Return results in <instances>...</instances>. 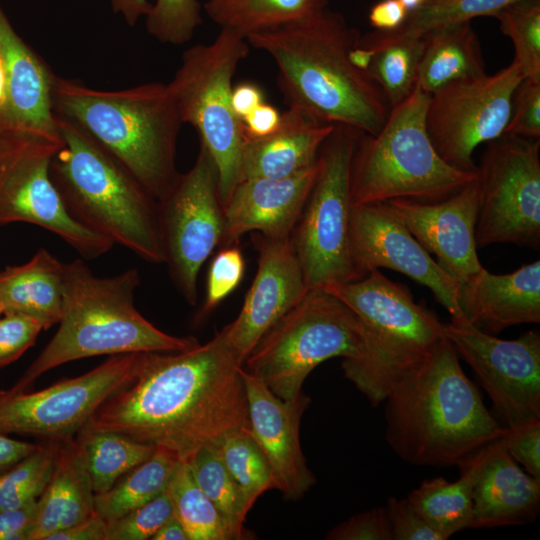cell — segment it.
<instances>
[{
    "instance_id": "cell-1",
    "label": "cell",
    "mask_w": 540,
    "mask_h": 540,
    "mask_svg": "<svg viewBox=\"0 0 540 540\" xmlns=\"http://www.w3.org/2000/svg\"><path fill=\"white\" fill-rule=\"evenodd\" d=\"M119 433L187 460L226 434L249 428L243 363L224 329L178 352H150L136 378L84 426Z\"/></svg>"
},
{
    "instance_id": "cell-2",
    "label": "cell",
    "mask_w": 540,
    "mask_h": 540,
    "mask_svg": "<svg viewBox=\"0 0 540 540\" xmlns=\"http://www.w3.org/2000/svg\"><path fill=\"white\" fill-rule=\"evenodd\" d=\"M361 37L341 13L326 7L246 39L273 59L289 106L324 122L375 135L390 107L368 72L349 59Z\"/></svg>"
},
{
    "instance_id": "cell-3",
    "label": "cell",
    "mask_w": 540,
    "mask_h": 540,
    "mask_svg": "<svg viewBox=\"0 0 540 540\" xmlns=\"http://www.w3.org/2000/svg\"><path fill=\"white\" fill-rule=\"evenodd\" d=\"M384 402L386 440L416 466L460 467L507 432L486 408L446 336L391 387Z\"/></svg>"
},
{
    "instance_id": "cell-4",
    "label": "cell",
    "mask_w": 540,
    "mask_h": 540,
    "mask_svg": "<svg viewBox=\"0 0 540 540\" xmlns=\"http://www.w3.org/2000/svg\"><path fill=\"white\" fill-rule=\"evenodd\" d=\"M53 112L77 123L158 202L175 184L183 124L167 84L97 90L53 74Z\"/></svg>"
},
{
    "instance_id": "cell-5",
    "label": "cell",
    "mask_w": 540,
    "mask_h": 540,
    "mask_svg": "<svg viewBox=\"0 0 540 540\" xmlns=\"http://www.w3.org/2000/svg\"><path fill=\"white\" fill-rule=\"evenodd\" d=\"M139 283L136 268L102 277L80 258L64 263L59 327L11 389L26 391L47 371L82 358L178 352L198 345L195 337L161 331L137 310L135 292Z\"/></svg>"
},
{
    "instance_id": "cell-6",
    "label": "cell",
    "mask_w": 540,
    "mask_h": 540,
    "mask_svg": "<svg viewBox=\"0 0 540 540\" xmlns=\"http://www.w3.org/2000/svg\"><path fill=\"white\" fill-rule=\"evenodd\" d=\"M62 143L50 178L82 225L150 263H164L158 204L138 180L86 131L54 112Z\"/></svg>"
},
{
    "instance_id": "cell-7",
    "label": "cell",
    "mask_w": 540,
    "mask_h": 540,
    "mask_svg": "<svg viewBox=\"0 0 540 540\" xmlns=\"http://www.w3.org/2000/svg\"><path fill=\"white\" fill-rule=\"evenodd\" d=\"M324 290L354 311L365 327L363 356L342 360V370L373 406L383 403L391 387L445 338L438 317L379 269Z\"/></svg>"
},
{
    "instance_id": "cell-8",
    "label": "cell",
    "mask_w": 540,
    "mask_h": 540,
    "mask_svg": "<svg viewBox=\"0 0 540 540\" xmlns=\"http://www.w3.org/2000/svg\"><path fill=\"white\" fill-rule=\"evenodd\" d=\"M429 98L415 84L402 102L390 108L379 132L360 133L351 163L352 205L440 200L477 178V169L453 167L435 150L426 128Z\"/></svg>"
},
{
    "instance_id": "cell-9",
    "label": "cell",
    "mask_w": 540,
    "mask_h": 540,
    "mask_svg": "<svg viewBox=\"0 0 540 540\" xmlns=\"http://www.w3.org/2000/svg\"><path fill=\"white\" fill-rule=\"evenodd\" d=\"M361 319L324 289H309L258 341L243 363L276 396L289 400L302 393L308 375L322 362L352 361L365 351Z\"/></svg>"
},
{
    "instance_id": "cell-10",
    "label": "cell",
    "mask_w": 540,
    "mask_h": 540,
    "mask_svg": "<svg viewBox=\"0 0 540 540\" xmlns=\"http://www.w3.org/2000/svg\"><path fill=\"white\" fill-rule=\"evenodd\" d=\"M241 34L221 28L215 39L186 49L173 79L167 84L183 123L191 124L212 157L218 172L223 206L243 180L242 122L231 104L232 80L249 53Z\"/></svg>"
},
{
    "instance_id": "cell-11",
    "label": "cell",
    "mask_w": 540,
    "mask_h": 540,
    "mask_svg": "<svg viewBox=\"0 0 540 540\" xmlns=\"http://www.w3.org/2000/svg\"><path fill=\"white\" fill-rule=\"evenodd\" d=\"M358 130L335 124L318 154V172L290 235L309 289L359 279L349 250L351 163Z\"/></svg>"
},
{
    "instance_id": "cell-12",
    "label": "cell",
    "mask_w": 540,
    "mask_h": 540,
    "mask_svg": "<svg viewBox=\"0 0 540 540\" xmlns=\"http://www.w3.org/2000/svg\"><path fill=\"white\" fill-rule=\"evenodd\" d=\"M540 140L503 134L487 143L477 166V247L540 246Z\"/></svg>"
},
{
    "instance_id": "cell-13",
    "label": "cell",
    "mask_w": 540,
    "mask_h": 540,
    "mask_svg": "<svg viewBox=\"0 0 540 540\" xmlns=\"http://www.w3.org/2000/svg\"><path fill=\"white\" fill-rule=\"evenodd\" d=\"M149 353L114 355L36 392L0 390V433L53 442L74 438L109 397L136 378Z\"/></svg>"
},
{
    "instance_id": "cell-14",
    "label": "cell",
    "mask_w": 540,
    "mask_h": 540,
    "mask_svg": "<svg viewBox=\"0 0 540 540\" xmlns=\"http://www.w3.org/2000/svg\"><path fill=\"white\" fill-rule=\"evenodd\" d=\"M61 140L16 131L0 157V225L25 222L64 240L83 259H94L114 245L78 222L54 186L49 166Z\"/></svg>"
},
{
    "instance_id": "cell-15",
    "label": "cell",
    "mask_w": 540,
    "mask_h": 540,
    "mask_svg": "<svg viewBox=\"0 0 540 540\" xmlns=\"http://www.w3.org/2000/svg\"><path fill=\"white\" fill-rule=\"evenodd\" d=\"M157 204L164 263L179 293L195 305L199 272L221 246L225 228L217 168L202 144L191 169Z\"/></svg>"
},
{
    "instance_id": "cell-16",
    "label": "cell",
    "mask_w": 540,
    "mask_h": 540,
    "mask_svg": "<svg viewBox=\"0 0 540 540\" xmlns=\"http://www.w3.org/2000/svg\"><path fill=\"white\" fill-rule=\"evenodd\" d=\"M523 79L513 59L497 73L454 81L432 93L426 128L440 157L458 169L476 170L475 149L504 134Z\"/></svg>"
},
{
    "instance_id": "cell-17",
    "label": "cell",
    "mask_w": 540,
    "mask_h": 540,
    "mask_svg": "<svg viewBox=\"0 0 540 540\" xmlns=\"http://www.w3.org/2000/svg\"><path fill=\"white\" fill-rule=\"evenodd\" d=\"M444 334L471 367L507 429L540 419V333L513 340L484 332L464 316L444 324Z\"/></svg>"
},
{
    "instance_id": "cell-18",
    "label": "cell",
    "mask_w": 540,
    "mask_h": 540,
    "mask_svg": "<svg viewBox=\"0 0 540 540\" xmlns=\"http://www.w3.org/2000/svg\"><path fill=\"white\" fill-rule=\"evenodd\" d=\"M349 250L359 278L371 270L391 269L428 287L452 319L464 316L458 282L431 258L385 202L352 205Z\"/></svg>"
},
{
    "instance_id": "cell-19",
    "label": "cell",
    "mask_w": 540,
    "mask_h": 540,
    "mask_svg": "<svg viewBox=\"0 0 540 540\" xmlns=\"http://www.w3.org/2000/svg\"><path fill=\"white\" fill-rule=\"evenodd\" d=\"M258 267L240 313L223 329L244 363L261 337L308 292L290 236L252 232Z\"/></svg>"
},
{
    "instance_id": "cell-20",
    "label": "cell",
    "mask_w": 540,
    "mask_h": 540,
    "mask_svg": "<svg viewBox=\"0 0 540 540\" xmlns=\"http://www.w3.org/2000/svg\"><path fill=\"white\" fill-rule=\"evenodd\" d=\"M385 203L458 284L483 267L475 239L478 174L476 179L440 200L392 199Z\"/></svg>"
},
{
    "instance_id": "cell-21",
    "label": "cell",
    "mask_w": 540,
    "mask_h": 540,
    "mask_svg": "<svg viewBox=\"0 0 540 540\" xmlns=\"http://www.w3.org/2000/svg\"><path fill=\"white\" fill-rule=\"evenodd\" d=\"M243 377L249 430L269 463L275 489L288 500H298L316 482L300 444V423L310 398L302 392L283 400L244 368Z\"/></svg>"
},
{
    "instance_id": "cell-22",
    "label": "cell",
    "mask_w": 540,
    "mask_h": 540,
    "mask_svg": "<svg viewBox=\"0 0 540 540\" xmlns=\"http://www.w3.org/2000/svg\"><path fill=\"white\" fill-rule=\"evenodd\" d=\"M318 172V160L284 178H247L224 206L225 228L220 247L237 244L246 233L290 236Z\"/></svg>"
},
{
    "instance_id": "cell-23",
    "label": "cell",
    "mask_w": 540,
    "mask_h": 540,
    "mask_svg": "<svg viewBox=\"0 0 540 540\" xmlns=\"http://www.w3.org/2000/svg\"><path fill=\"white\" fill-rule=\"evenodd\" d=\"M472 529L521 525L540 508V480L513 460L504 436L473 455Z\"/></svg>"
},
{
    "instance_id": "cell-24",
    "label": "cell",
    "mask_w": 540,
    "mask_h": 540,
    "mask_svg": "<svg viewBox=\"0 0 540 540\" xmlns=\"http://www.w3.org/2000/svg\"><path fill=\"white\" fill-rule=\"evenodd\" d=\"M0 55L6 75L2 124L61 140L51 100L54 73L16 33L1 5Z\"/></svg>"
},
{
    "instance_id": "cell-25",
    "label": "cell",
    "mask_w": 540,
    "mask_h": 540,
    "mask_svg": "<svg viewBox=\"0 0 540 540\" xmlns=\"http://www.w3.org/2000/svg\"><path fill=\"white\" fill-rule=\"evenodd\" d=\"M464 317L487 333L540 322V261L512 273L493 274L482 267L458 284Z\"/></svg>"
},
{
    "instance_id": "cell-26",
    "label": "cell",
    "mask_w": 540,
    "mask_h": 540,
    "mask_svg": "<svg viewBox=\"0 0 540 540\" xmlns=\"http://www.w3.org/2000/svg\"><path fill=\"white\" fill-rule=\"evenodd\" d=\"M334 126L289 106L274 132L262 138L244 137L243 179L284 178L309 168Z\"/></svg>"
},
{
    "instance_id": "cell-27",
    "label": "cell",
    "mask_w": 540,
    "mask_h": 540,
    "mask_svg": "<svg viewBox=\"0 0 540 540\" xmlns=\"http://www.w3.org/2000/svg\"><path fill=\"white\" fill-rule=\"evenodd\" d=\"M95 493L74 438L61 442L54 471L37 499L30 540L75 525L94 513Z\"/></svg>"
},
{
    "instance_id": "cell-28",
    "label": "cell",
    "mask_w": 540,
    "mask_h": 540,
    "mask_svg": "<svg viewBox=\"0 0 540 540\" xmlns=\"http://www.w3.org/2000/svg\"><path fill=\"white\" fill-rule=\"evenodd\" d=\"M63 268V262L47 249L39 248L28 262L1 270L0 297L5 313L29 316L40 322L44 330L59 323Z\"/></svg>"
},
{
    "instance_id": "cell-29",
    "label": "cell",
    "mask_w": 540,
    "mask_h": 540,
    "mask_svg": "<svg viewBox=\"0 0 540 540\" xmlns=\"http://www.w3.org/2000/svg\"><path fill=\"white\" fill-rule=\"evenodd\" d=\"M416 85L431 95L454 81L485 74L479 38L470 21L446 26L424 36Z\"/></svg>"
},
{
    "instance_id": "cell-30",
    "label": "cell",
    "mask_w": 540,
    "mask_h": 540,
    "mask_svg": "<svg viewBox=\"0 0 540 540\" xmlns=\"http://www.w3.org/2000/svg\"><path fill=\"white\" fill-rule=\"evenodd\" d=\"M360 44L374 52L367 72L381 89L389 107L402 102L415 87L424 37L405 35L397 30H377L361 37Z\"/></svg>"
},
{
    "instance_id": "cell-31",
    "label": "cell",
    "mask_w": 540,
    "mask_h": 540,
    "mask_svg": "<svg viewBox=\"0 0 540 540\" xmlns=\"http://www.w3.org/2000/svg\"><path fill=\"white\" fill-rule=\"evenodd\" d=\"M460 477L423 480L406 496L414 509L447 540L455 533L471 528L472 488L475 477L473 456L460 467Z\"/></svg>"
},
{
    "instance_id": "cell-32",
    "label": "cell",
    "mask_w": 540,
    "mask_h": 540,
    "mask_svg": "<svg viewBox=\"0 0 540 540\" xmlns=\"http://www.w3.org/2000/svg\"><path fill=\"white\" fill-rule=\"evenodd\" d=\"M95 494L149 459L156 447L119 433L83 427L74 437Z\"/></svg>"
},
{
    "instance_id": "cell-33",
    "label": "cell",
    "mask_w": 540,
    "mask_h": 540,
    "mask_svg": "<svg viewBox=\"0 0 540 540\" xmlns=\"http://www.w3.org/2000/svg\"><path fill=\"white\" fill-rule=\"evenodd\" d=\"M329 0H207L203 8L221 28L245 38L326 8Z\"/></svg>"
},
{
    "instance_id": "cell-34",
    "label": "cell",
    "mask_w": 540,
    "mask_h": 540,
    "mask_svg": "<svg viewBox=\"0 0 540 540\" xmlns=\"http://www.w3.org/2000/svg\"><path fill=\"white\" fill-rule=\"evenodd\" d=\"M171 451L156 447L152 456L94 497V512L105 521L117 519L150 501L167 486L177 461Z\"/></svg>"
},
{
    "instance_id": "cell-35",
    "label": "cell",
    "mask_w": 540,
    "mask_h": 540,
    "mask_svg": "<svg viewBox=\"0 0 540 540\" xmlns=\"http://www.w3.org/2000/svg\"><path fill=\"white\" fill-rule=\"evenodd\" d=\"M186 461L195 481L220 514L231 539H247L244 522L252 507L225 467L216 445L200 448Z\"/></svg>"
},
{
    "instance_id": "cell-36",
    "label": "cell",
    "mask_w": 540,
    "mask_h": 540,
    "mask_svg": "<svg viewBox=\"0 0 540 540\" xmlns=\"http://www.w3.org/2000/svg\"><path fill=\"white\" fill-rule=\"evenodd\" d=\"M166 491L173 515L189 540H232L220 514L195 481L186 460L177 459Z\"/></svg>"
},
{
    "instance_id": "cell-37",
    "label": "cell",
    "mask_w": 540,
    "mask_h": 540,
    "mask_svg": "<svg viewBox=\"0 0 540 540\" xmlns=\"http://www.w3.org/2000/svg\"><path fill=\"white\" fill-rule=\"evenodd\" d=\"M215 445L251 507L262 494L275 489L269 463L249 428L234 430Z\"/></svg>"
},
{
    "instance_id": "cell-38",
    "label": "cell",
    "mask_w": 540,
    "mask_h": 540,
    "mask_svg": "<svg viewBox=\"0 0 540 540\" xmlns=\"http://www.w3.org/2000/svg\"><path fill=\"white\" fill-rule=\"evenodd\" d=\"M61 442L42 441L37 450L0 474V511L21 507L44 491Z\"/></svg>"
},
{
    "instance_id": "cell-39",
    "label": "cell",
    "mask_w": 540,
    "mask_h": 540,
    "mask_svg": "<svg viewBox=\"0 0 540 540\" xmlns=\"http://www.w3.org/2000/svg\"><path fill=\"white\" fill-rule=\"evenodd\" d=\"M513 43L524 79L540 82V0H518L495 13Z\"/></svg>"
},
{
    "instance_id": "cell-40",
    "label": "cell",
    "mask_w": 540,
    "mask_h": 540,
    "mask_svg": "<svg viewBox=\"0 0 540 540\" xmlns=\"http://www.w3.org/2000/svg\"><path fill=\"white\" fill-rule=\"evenodd\" d=\"M518 0H425L410 11L398 32L424 37L431 31L470 21L479 16H494L501 8Z\"/></svg>"
},
{
    "instance_id": "cell-41",
    "label": "cell",
    "mask_w": 540,
    "mask_h": 540,
    "mask_svg": "<svg viewBox=\"0 0 540 540\" xmlns=\"http://www.w3.org/2000/svg\"><path fill=\"white\" fill-rule=\"evenodd\" d=\"M146 30L161 43L182 45L202 24L199 0H155L145 16Z\"/></svg>"
},
{
    "instance_id": "cell-42",
    "label": "cell",
    "mask_w": 540,
    "mask_h": 540,
    "mask_svg": "<svg viewBox=\"0 0 540 540\" xmlns=\"http://www.w3.org/2000/svg\"><path fill=\"white\" fill-rule=\"evenodd\" d=\"M173 515L166 489L125 515L106 521L105 540H148Z\"/></svg>"
},
{
    "instance_id": "cell-43",
    "label": "cell",
    "mask_w": 540,
    "mask_h": 540,
    "mask_svg": "<svg viewBox=\"0 0 540 540\" xmlns=\"http://www.w3.org/2000/svg\"><path fill=\"white\" fill-rule=\"evenodd\" d=\"M245 272V260L237 244L221 247L212 259L206 284V296L195 320L210 314L240 284Z\"/></svg>"
},
{
    "instance_id": "cell-44",
    "label": "cell",
    "mask_w": 540,
    "mask_h": 540,
    "mask_svg": "<svg viewBox=\"0 0 540 540\" xmlns=\"http://www.w3.org/2000/svg\"><path fill=\"white\" fill-rule=\"evenodd\" d=\"M505 134L540 138V82L523 79L517 87Z\"/></svg>"
},
{
    "instance_id": "cell-45",
    "label": "cell",
    "mask_w": 540,
    "mask_h": 540,
    "mask_svg": "<svg viewBox=\"0 0 540 540\" xmlns=\"http://www.w3.org/2000/svg\"><path fill=\"white\" fill-rule=\"evenodd\" d=\"M43 326L37 320L19 313L0 317V368L16 361L34 345Z\"/></svg>"
},
{
    "instance_id": "cell-46",
    "label": "cell",
    "mask_w": 540,
    "mask_h": 540,
    "mask_svg": "<svg viewBox=\"0 0 540 540\" xmlns=\"http://www.w3.org/2000/svg\"><path fill=\"white\" fill-rule=\"evenodd\" d=\"M386 512L392 540H446L405 498L389 497Z\"/></svg>"
},
{
    "instance_id": "cell-47",
    "label": "cell",
    "mask_w": 540,
    "mask_h": 540,
    "mask_svg": "<svg viewBox=\"0 0 540 540\" xmlns=\"http://www.w3.org/2000/svg\"><path fill=\"white\" fill-rule=\"evenodd\" d=\"M329 540H392L385 507L358 513L332 528Z\"/></svg>"
},
{
    "instance_id": "cell-48",
    "label": "cell",
    "mask_w": 540,
    "mask_h": 540,
    "mask_svg": "<svg viewBox=\"0 0 540 540\" xmlns=\"http://www.w3.org/2000/svg\"><path fill=\"white\" fill-rule=\"evenodd\" d=\"M504 441L513 460L540 480V419L515 429H507Z\"/></svg>"
},
{
    "instance_id": "cell-49",
    "label": "cell",
    "mask_w": 540,
    "mask_h": 540,
    "mask_svg": "<svg viewBox=\"0 0 540 540\" xmlns=\"http://www.w3.org/2000/svg\"><path fill=\"white\" fill-rule=\"evenodd\" d=\"M37 499L21 507L0 511V540H30Z\"/></svg>"
},
{
    "instance_id": "cell-50",
    "label": "cell",
    "mask_w": 540,
    "mask_h": 540,
    "mask_svg": "<svg viewBox=\"0 0 540 540\" xmlns=\"http://www.w3.org/2000/svg\"><path fill=\"white\" fill-rule=\"evenodd\" d=\"M280 120L279 111L264 101L241 120L244 137H265L278 128Z\"/></svg>"
},
{
    "instance_id": "cell-51",
    "label": "cell",
    "mask_w": 540,
    "mask_h": 540,
    "mask_svg": "<svg viewBox=\"0 0 540 540\" xmlns=\"http://www.w3.org/2000/svg\"><path fill=\"white\" fill-rule=\"evenodd\" d=\"M409 11L399 0H381L373 5L368 19L379 31H392L403 25Z\"/></svg>"
},
{
    "instance_id": "cell-52",
    "label": "cell",
    "mask_w": 540,
    "mask_h": 540,
    "mask_svg": "<svg viewBox=\"0 0 540 540\" xmlns=\"http://www.w3.org/2000/svg\"><path fill=\"white\" fill-rule=\"evenodd\" d=\"M106 521L95 512L85 520L51 534L46 540H105Z\"/></svg>"
},
{
    "instance_id": "cell-53",
    "label": "cell",
    "mask_w": 540,
    "mask_h": 540,
    "mask_svg": "<svg viewBox=\"0 0 540 540\" xmlns=\"http://www.w3.org/2000/svg\"><path fill=\"white\" fill-rule=\"evenodd\" d=\"M40 443L16 440L0 433V474L32 454Z\"/></svg>"
},
{
    "instance_id": "cell-54",
    "label": "cell",
    "mask_w": 540,
    "mask_h": 540,
    "mask_svg": "<svg viewBox=\"0 0 540 540\" xmlns=\"http://www.w3.org/2000/svg\"><path fill=\"white\" fill-rule=\"evenodd\" d=\"M264 102L261 89L252 83H241L232 89L231 104L237 117L242 120Z\"/></svg>"
},
{
    "instance_id": "cell-55",
    "label": "cell",
    "mask_w": 540,
    "mask_h": 540,
    "mask_svg": "<svg viewBox=\"0 0 540 540\" xmlns=\"http://www.w3.org/2000/svg\"><path fill=\"white\" fill-rule=\"evenodd\" d=\"M110 3L114 13L120 14L129 26H134L151 8L148 0H110Z\"/></svg>"
},
{
    "instance_id": "cell-56",
    "label": "cell",
    "mask_w": 540,
    "mask_h": 540,
    "mask_svg": "<svg viewBox=\"0 0 540 540\" xmlns=\"http://www.w3.org/2000/svg\"><path fill=\"white\" fill-rule=\"evenodd\" d=\"M151 540H189L181 522L172 515L154 534Z\"/></svg>"
},
{
    "instance_id": "cell-57",
    "label": "cell",
    "mask_w": 540,
    "mask_h": 540,
    "mask_svg": "<svg viewBox=\"0 0 540 540\" xmlns=\"http://www.w3.org/2000/svg\"><path fill=\"white\" fill-rule=\"evenodd\" d=\"M374 52L371 48L357 44L349 51L351 63L358 69L367 72L371 64Z\"/></svg>"
},
{
    "instance_id": "cell-58",
    "label": "cell",
    "mask_w": 540,
    "mask_h": 540,
    "mask_svg": "<svg viewBox=\"0 0 540 540\" xmlns=\"http://www.w3.org/2000/svg\"><path fill=\"white\" fill-rule=\"evenodd\" d=\"M5 103H6V75H5L3 61L0 55V124H2V115H3Z\"/></svg>"
},
{
    "instance_id": "cell-59",
    "label": "cell",
    "mask_w": 540,
    "mask_h": 540,
    "mask_svg": "<svg viewBox=\"0 0 540 540\" xmlns=\"http://www.w3.org/2000/svg\"><path fill=\"white\" fill-rule=\"evenodd\" d=\"M15 131V129L0 125V157Z\"/></svg>"
},
{
    "instance_id": "cell-60",
    "label": "cell",
    "mask_w": 540,
    "mask_h": 540,
    "mask_svg": "<svg viewBox=\"0 0 540 540\" xmlns=\"http://www.w3.org/2000/svg\"><path fill=\"white\" fill-rule=\"evenodd\" d=\"M410 12L424 3L425 0H399Z\"/></svg>"
},
{
    "instance_id": "cell-61",
    "label": "cell",
    "mask_w": 540,
    "mask_h": 540,
    "mask_svg": "<svg viewBox=\"0 0 540 540\" xmlns=\"http://www.w3.org/2000/svg\"><path fill=\"white\" fill-rule=\"evenodd\" d=\"M5 313L4 305L0 297V317Z\"/></svg>"
}]
</instances>
